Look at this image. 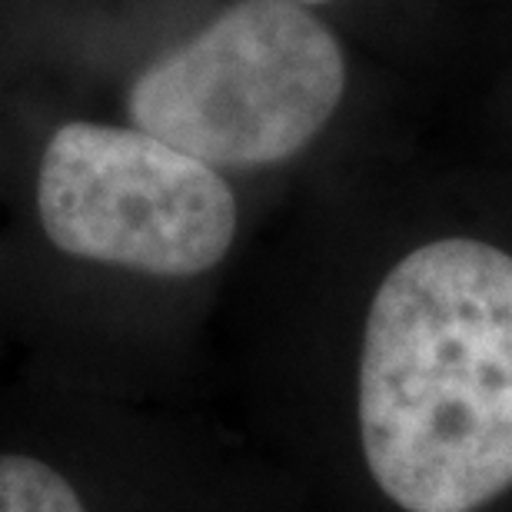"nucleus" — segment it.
<instances>
[{
    "label": "nucleus",
    "mask_w": 512,
    "mask_h": 512,
    "mask_svg": "<svg viewBox=\"0 0 512 512\" xmlns=\"http://www.w3.org/2000/svg\"><path fill=\"white\" fill-rule=\"evenodd\" d=\"M366 466L403 512H473L512 486V256L449 237L376 290L360 356Z\"/></svg>",
    "instance_id": "obj_1"
},
{
    "label": "nucleus",
    "mask_w": 512,
    "mask_h": 512,
    "mask_svg": "<svg viewBox=\"0 0 512 512\" xmlns=\"http://www.w3.org/2000/svg\"><path fill=\"white\" fill-rule=\"evenodd\" d=\"M343 90L346 57L323 20L296 0H240L143 70L130 120L213 170H260L310 147Z\"/></svg>",
    "instance_id": "obj_2"
},
{
    "label": "nucleus",
    "mask_w": 512,
    "mask_h": 512,
    "mask_svg": "<svg viewBox=\"0 0 512 512\" xmlns=\"http://www.w3.org/2000/svg\"><path fill=\"white\" fill-rule=\"evenodd\" d=\"M37 213L60 253L147 276H200L230 253L227 180L143 130L64 124L37 177Z\"/></svg>",
    "instance_id": "obj_3"
},
{
    "label": "nucleus",
    "mask_w": 512,
    "mask_h": 512,
    "mask_svg": "<svg viewBox=\"0 0 512 512\" xmlns=\"http://www.w3.org/2000/svg\"><path fill=\"white\" fill-rule=\"evenodd\" d=\"M0 512H87L77 489L34 456H0Z\"/></svg>",
    "instance_id": "obj_4"
},
{
    "label": "nucleus",
    "mask_w": 512,
    "mask_h": 512,
    "mask_svg": "<svg viewBox=\"0 0 512 512\" xmlns=\"http://www.w3.org/2000/svg\"><path fill=\"white\" fill-rule=\"evenodd\" d=\"M296 4H303V0H296ZM306 4H313V0H306Z\"/></svg>",
    "instance_id": "obj_5"
}]
</instances>
